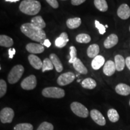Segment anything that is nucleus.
Segmentation results:
<instances>
[{
    "label": "nucleus",
    "mask_w": 130,
    "mask_h": 130,
    "mask_svg": "<svg viewBox=\"0 0 130 130\" xmlns=\"http://www.w3.org/2000/svg\"><path fill=\"white\" fill-rule=\"evenodd\" d=\"M73 66L74 68L78 72H79V74H87L88 72L87 69L86 67L84 66L83 63L81 61L79 58H77L75 61H74V63H73Z\"/></svg>",
    "instance_id": "6ab92c4d"
},
{
    "label": "nucleus",
    "mask_w": 130,
    "mask_h": 130,
    "mask_svg": "<svg viewBox=\"0 0 130 130\" xmlns=\"http://www.w3.org/2000/svg\"><path fill=\"white\" fill-rule=\"evenodd\" d=\"M7 92V83L4 79L0 80V97L2 98L6 95Z\"/></svg>",
    "instance_id": "473e14b6"
},
{
    "label": "nucleus",
    "mask_w": 130,
    "mask_h": 130,
    "mask_svg": "<svg viewBox=\"0 0 130 130\" xmlns=\"http://www.w3.org/2000/svg\"><path fill=\"white\" fill-rule=\"evenodd\" d=\"M105 28H108V25H105Z\"/></svg>",
    "instance_id": "a19ab883"
},
{
    "label": "nucleus",
    "mask_w": 130,
    "mask_h": 130,
    "mask_svg": "<svg viewBox=\"0 0 130 130\" xmlns=\"http://www.w3.org/2000/svg\"><path fill=\"white\" fill-rule=\"evenodd\" d=\"M62 1H66V0H62Z\"/></svg>",
    "instance_id": "c03bdc74"
},
{
    "label": "nucleus",
    "mask_w": 130,
    "mask_h": 130,
    "mask_svg": "<svg viewBox=\"0 0 130 130\" xmlns=\"http://www.w3.org/2000/svg\"><path fill=\"white\" fill-rule=\"evenodd\" d=\"M46 1L54 9H57L59 6L58 1L57 0H46Z\"/></svg>",
    "instance_id": "f704fd0d"
},
{
    "label": "nucleus",
    "mask_w": 130,
    "mask_h": 130,
    "mask_svg": "<svg viewBox=\"0 0 130 130\" xmlns=\"http://www.w3.org/2000/svg\"><path fill=\"white\" fill-rule=\"evenodd\" d=\"M125 63H126V66H127L128 69L130 71V56L126 57L125 59Z\"/></svg>",
    "instance_id": "58836bf2"
},
{
    "label": "nucleus",
    "mask_w": 130,
    "mask_h": 130,
    "mask_svg": "<svg viewBox=\"0 0 130 130\" xmlns=\"http://www.w3.org/2000/svg\"><path fill=\"white\" fill-rule=\"evenodd\" d=\"M86 0H71V4L74 6H79L85 2Z\"/></svg>",
    "instance_id": "c9c22d12"
},
{
    "label": "nucleus",
    "mask_w": 130,
    "mask_h": 130,
    "mask_svg": "<svg viewBox=\"0 0 130 130\" xmlns=\"http://www.w3.org/2000/svg\"><path fill=\"white\" fill-rule=\"evenodd\" d=\"M30 23L35 27L40 29H42V30L46 27V23L42 18V16H37L32 18L31 20Z\"/></svg>",
    "instance_id": "412c9836"
},
{
    "label": "nucleus",
    "mask_w": 130,
    "mask_h": 130,
    "mask_svg": "<svg viewBox=\"0 0 130 130\" xmlns=\"http://www.w3.org/2000/svg\"><path fill=\"white\" fill-rule=\"evenodd\" d=\"M42 93L43 96L51 98H61L65 96L64 90L57 87H46L42 90Z\"/></svg>",
    "instance_id": "20e7f679"
},
{
    "label": "nucleus",
    "mask_w": 130,
    "mask_h": 130,
    "mask_svg": "<svg viewBox=\"0 0 130 130\" xmlns=\"http://www.w3.org/2000/svg\"><path fill=\"white\" fill-rule=\"evenodd\" d=\"M117 14L122 19H123V20L128 19L130 17L129 7L126 4H121L118 8Z\"/></svg>",
    "instance_id": "9d476101"
},
{
    "label": "nucleus",
    "mask_w": 130,
    "mask_h": 130,
    "mask_svg": "<svg viewBox=\"0 0 130 130\" xmlns=\"http://www.w3.org/2000/svg\"><path fill=\"white\" fill-rule=\"evenodd\" d=\"M8 53H9V57L10 58H13L14 55L16 53V50L14 48H10L8 51Z\"/></svg>",
    "instance_id": "e433bc0d"
},
{
    "label": "nucleus",
    "mask_w": 130,
    "mask_h": 130,
    "mask_svg": "<svg viewBox=\"0 0 130 130\" xmlns=\"http://www.w3.org/2000/svg\"><path fill=\"white\" fill-rule=\"evenodd\" d=\"M21 87L24 90H32L37 86L36 77L34 75H31L22 80L21 83Z\"/></svg>",
    "instance_id": "0eeeda50"
},
{
    "label": "nucleus",
    "mask_w": 130,
    "mask_h": 130,
    "mask_svg": "<svg viewBox=\"0 0 130 130\" xmlns=\"http://www.w3.org/2000/svg\"><path fill=\"white\" fill-rule=\"evenodd\" d=\"M69 42L68 35L66 32H63L55 40V45L58 48H63Z\"/></svg>",
    "instance_id": "dca6fc26"
},
{
    "label": "nucleus",
    "mask_w": 130,
    "mask_h": 130,
    "mask_svg": "<svg viewBox=\"0 0 130 130\" xmlns=\"http://www.w3.org/2000/svg\"><path fill=\"white\" fill-rule=\"evenodd\" d=\"M94 4L101 12H104L108 10V4L105 0H94Z\"/></svg>",
    "instance_id": "a878e982"
},
{
    "label": "nucleus",
    "mask_w": 130,
    "mask_h": 130,
    "mask_svg": "<svg viewBox=\"0 0 130 130\" xmlns=\"http://www.w3.org/2000/svg\"><path fill=\"white\" fill-rule=\"evenodd\" d=\"M100 53V46L97 44H92L88 47L87 50V54L89 57L94 58L98 56Z\"/></svg>",
    "instance_id": "4be33fe9"
},
{
    "label": "nucleus",
    "mask_w": 130,
    "mask_h": 130,
    "mask_svg": "<svg viewBox=\"0 0 130 130\" xmlns=\"http://www.w3.org/2000/svg\"><path fill=\"white\" fill-rule=\"evenodd\" d=\"M37 130H54V126L51 123L43 122L39 126Z\"/></svg>",
    "instance_id": "2f4dec72"
},
{
    "label": "nucleus",
    "mask_w": 130,
    "mask_h": 130,
    "mask_svg": "<svg viewBox=\"0 0 130 130\" xmlns=\"http://www.w3.org/2000/svg\"><path fill=\"white\" fill-rule=\"evenodd\" d=\"M105 58L103 56L98 55L92 61V67L94 70H98L105 64Z\"/></svg>",
    "instance_id": "a211bd4d"
},
{
    "label": "nucleus",
    "mask_w": 130,
    "mask_h": 130,
    "mask_svg": "<svg viewBox=\"0 0 130 130\" xmlns=\"http://www.w3.org/2000/svg\"><path fill=\"white\" fill-rule=\"evenodd\" d=\"M81 86L84 89L91 90V89L95 88L96 86V82L95 79L91 78H87L81 82Z\"/></svg>",
    "instance_id": "b1692460"
},
{
    "label": "nucleus",
    "mask_w": 130,
    "mask_h": 130,
    "mask_svg": "<svg viewBox=\"0 0 130 130\" xmlns=\"http://www.w3.org/2000/svg\"><path fill=\"white\" fill-rule=\"evenodd\" d=\"M50 58L51 60L52 63H53L56 71L58 72H61L63 70V66L58 57L57 56L56 54L53 53L50 54Z\"/></svg>",
    "instance_id": "f3484780"
},
{
    "label": "nucleus",
    "mask_w": 130,
    "mask_h": 130,
    "mask_svg": "<svg viewBox=\"0 0 130 130\" xmlns=\"http://www.w3.org/2000/svg\"><path fill=\"white\" fill-rule=\"evenodd\" d=\"M14 116L13 110L9 107H5L0 112V120L3 123H10L12 122Z\"/></svg>",
    "instance_id": "423d86ee"
},
{
    "label": "nucleus",
    "mask_w": 130,
    "mask_h": 130,
    "mask_svg": "<svg viewBox=\"0 0 130 130\" xmlns=\"http://www.w3.org/2000/svg\"><path fill=\"white\" fill-rule=\"evenodd\" d=\"M28 61L30 64L36 69H40L42 68L43 61L39 57L34 54H30L28 56Z\"/></svg>",
    "instance_id": "4468645a"
},
{
    "label": "nucleus",
    "mask_w": 130,
    "mask_h": 130,
    "mask_svg": "<svg viewBox=\"0 0 130 130\" xmlns=\"http://www.w3.org/2000/svg\"><path fill=\"white\" fill-rule=\"evenodd\" d=\"M116 92L122 96H127L130 94V86L124 83H120L115 87Z\"/></svg>",
    "instance_id": "2eb2a0df"
},
{
    "label": "nucleus",
    "mask_w": 130,
    "mask_h": 130,
    "mask_svg": "<svg viewBox=\"0 0 130 130\" xmlns=\"http://www.w3.org/2000/svg\"><path fill=\"white\" fill-rule=\"evenodd\" d=\"M13 45V40L12 38L6 35L0 36V45L1 46L10 47Z\"/></svg>",
    "instance_id": "393cba45"
},
{
    "label": "nucleus",
    "mask_w": 130,
    "mask_h": 130,
    "mask_svg": "<svg viewBox=\"0 0 130 130\" xmlns=\"http://www.w3.org/2000/svg\"><path fill=\"white\" fill-rule=\"evenodd\" d=\"M118 41L119 39L118 36L115 34H111L105 40L104 42V46L107 49L111 48L118 44Z\"/></svg>",
    "instance_id": "ddd939ff"
},
{
    "label": "nucleus",
    "mask_w": 130,
    "mask_h": 130,
    "mask_svg": "<svg viewBox=\"0 0 130 130\" xmlns=\"http://www.w3.org/2000/svg\"><path fill=\"white\" fill-rule=\"evenodd\" d=\"M33 126L31 123H18L14 127V130H32Z\"/></svg>",
    "instance_id": "c756f323"
},
{
    "label": "nucleus",
    "mask_w": 130,
    "mask_h": 130,
    "mask_svg": "<svg viewBox=\"0 0 130 130\" xmlns=\"http://www.w3.org/2000/svg\"><path fill=\"white\" fill-rule=\"evenodd\" d=\"M81 20L79 18H73L68 19L66 21V25L70 29H75L81 25Z\"/></svg>",
    "instance_id": "5701e85b"
},
{
    "label": "nucleus",
    "mask_w": 130,
    "mask_h": 130,
    "mask_svg": "<svg viewBox=\"0 0 130 130\" xmlns=\"http://www.w3.org/2000/svg\"><path fill=\"white\" fill-rule=\"evenodd\" d=\"M41 4L37 0H24L19 5V10L28 15H36L40 12Z\"/></svg>",
    "instance_id": "f03ea898"
},
{
    "label": "nucleus",
    "mask_w": 130,
    "mask_h": 130,
    "mask_svg": "<svg viewBox=\"0 0 130 130\" xmlns=\"http://www.w3.org/2000/svg\"><path fill=\"white\" fill-rule=\"evenodd\" d=\"M42 45H45V46L47 47V48H49V47H50L51 45V43L50 42V41L49 40V39H45L44 40V42H43V44H42Z\"/></svg>",
    "instance_id": "4c0bfd02"
},
{
    "label": "nucleus",
    "mask_w": 130,
    "mask_h": 130,
    "mask_svg": "<svg viewBox=\"0 0 130 130\" xmlns=\"http://www.w3.org/2000/svg\"><path fill=\"white\" fill-rule=\"evenodd\" d=\"M95 24L96 28L98 30V31L100 32V35H104L105 32V31H106V28H105V26L101 24L100 22L97 20H95Z\"/></svg>",
    "instance_id": "72a5a7b5"
},
{
    "label": "nucleus",
    "mask_w": 130,
    "mask_h": 130,
    "mask_svg": "<svg viewBox=\"0 0 130 130\" xmlns=\"http://www.w3.org/2000/svg\"><path fill=\"white\" fill-rule=\"evenodd\" d=\"M91 40V37L87 34L81 33L77 35L76 37V41L81 43H89Z\"/></svg>",
    "instance_id": "cd10ccee"
},
{
    "label": "nucleus",
    "mask_w": 130,
    "mask_h": 130,
    "mask_svg": "<svg viewBox=\"0 0 130 130\" xmlns=\"http://www.w3.org/2000/svg\"><path fill=\"white\" fill-rule=\"evenodd\" d=\"M54 65L50 58H46L43 60V65H42V72H44L47 71H51L54 69Z\"/></svg>",
    "instance_id": "c85d7f7f"
},
{
    "label": "nucleus",
    "mask_w": 130,
    "mask_h": 130,
    "mask_svg": "<svg viewBox=\"0 0 130 130\" xmlns=\"http://www.w3.org/2000/svg\"><path fill=\"white\" fill-rule=\"evenodd\" d=\"M75 78V74L72 72H68L62 74L58 77L57 83L58 85L64 86L72 83Z\"/></svg>",
    "instance_id": "6e6552de"
},
{
    "label": "nucleus",
    "mask_w": 130,
    "mask_h": 130,
    "mask_svg": "<svg viewBox=\"0 0 130 130\" xmlns=\"http://www.w3.org/2000/svg\"><path fill=\"white\" fill-rule=\"evenodd\" d=\"M129 31H130V26H129Z\"/></svg>",
    "instance_id": "37998d69"
},
{
    "label": "nucleus",
    "mask_w": 130,
    "mask_h": 130,
    "mask_svg": "<svg viewBox=\"0 0 130 130\" xmlns=\"http://www.w3.org/2000/svg\"><path fill=\"white\" fill-rule=\"evenodd\" d=\"M90 115L92 120L99 125L104 126L106 124V121L104 116L99 110L96 109L92 110L90 112Z\"/></svg>",
    "instance_id": "1a4fd4ad"
},
{
    "label": "nucleus",
    "mask_w": 130,
    "mask_h": 130,
    "mask_svg": "<svg viewBox=\"0 0 130 130\" xmlns=\"http://www.w3.org/2000/svg\"><path fill=\"white\" fill-rule=\"evenodd\" d=\"M71 109L75 115L80 118H86L89 116L87 108L78 102H73L71 104Z\"/></svg>",
    "instance_id": "39448f33"
},
{
    "label": "nucleus",
    "mask_w": 130,
    "mask_h": 130,
    "mask_svg": "<svg viewBox=\"0 0 130 130\" xmlns=\"http://www.w3.org/2000/svg\"><path fill=\"white\" fill-rule=\"evenodd\" d=\"M77 49L75 48V47L74 46H71L70 47V58L69 62L70 63H74V61L77 59Z\"/></svg>",
    "instance_id": "7c9ffc66"
},
{
    "label": "nucleus",
    "mask_w": 130,
    "mask_h": 130,
    "mask_svg": "<svg viewBox=\"0 0 130 130\" xmlns=\"http://www.w3.org/2000/svg\"><path fill=\"white\" fill-rule=\"evenodd\" d=\"M115 63L116 71H122L125 66V60L121 55H116L115 57Z\"/></svg>",
    "instance_id": "aec40b11"
},
{
    "label": "nucleus",
    "mask_w": 130,
    "mask_h": 130,
    "mask_svg": "<svg viewBox=\"0 0 130 130\" xmlns=\"http://www.w3.org/2000/svg\"><path fill=\"white\" fill-rule=\"evenodd\" d=\"M116 71V66H115V61L112 60H108L105 63L103 68V72L105 75L110 76L113 75Z\"/></svg>",
    "instance_id": "f8f14e48"
},
{
    "label": "nucleus",
    "mask_w": 130,
    "mask_h": 130,
    "mask_svg": "<svg viewBox=\"0 0 130 130\" xmlns=\"http://www.w3.org/2000/svg\"><path fill=\"white\" fill-rule=\"evenodd\" d=\"M6 2H11V3H15L19 1V0H5Z\"/></svg>",
    "instance_id": "ea45409f"
},
{
    "label": "nucleus",
    "mask_w": 130,
    "mask_h": 130,
    "mask_svg": "<svg viewBox=\"0 0 130 130\" xmlns=\"http://www.w3.org/2000/svg\"><path fill=\"white\" fill-rule=\"evenodd\" d=\"M129 106H130V100H129Z\"/></svg>",
    "instance_id": "79ce46f5"
},
{
    "label": "nucleus",
    "mask_w": 130,
    "mask_h": 130,
    "mask_svg": "<svg viewBox=\"0 0 130 130\" xmlns=\"http://www.w3.org/2000/svg\"><path fill=\"white\" fill-rule=\"evenodd\" d=\"M24 72V68L21 64H18L14 66L10 71L8 75L7 79L10 84H15L18 81Z\"/></svg>",
    "instance_id": "7ed1b4c3"
},
{
    "label": "nucleus",
    "mask_w": 130,
    "mask_h": 130,
    "mask_svg": "<svg viewBox=\"0 0 130 130\" xmlns=\"http://www.w3.org/2000/svg\"><path fill=\"white\" fill-rule=\"evenodd\" d=\"M27 51L31 54H40L44 51V46L42 45L35 43H30L26 45Z\"/></svg>",
    "instance_id": "9b49d317"
},
{
    "label": "nucleus",
    "mask_w": 130,
    "mask_h": 130,
    "mask_svg": "<svg viewBox=\"0 0 130 130\" xmlns=\"http://www.w3.org/2000/svg\"><path fill=\"white\" fill-rule=\"evenodd\" d=\"M21 31L26 36L34 41L38 42L43 44L46 39L45 31L36 27L31 23H25L21 25Z\"/></svg>",
    "instance_id": "f257e3e1"
},
{
    "label": "nucleus",
    "mask_w": 130,
    "mask_h": 130,
    "mask_svg": "<svg viewBox=\"0 0 130 130\" xmlns=\"http://www.w3.org/2000/svg\"><path fill=\"white\" fill-rule=\"evenodd\" d=\"M107 116L110 121L113 123L117 122L119 119V115L118 111L114 108H111L108 110Z\"/></svg>",
    "instance_id": "bb28decb"
}]
</instances>
